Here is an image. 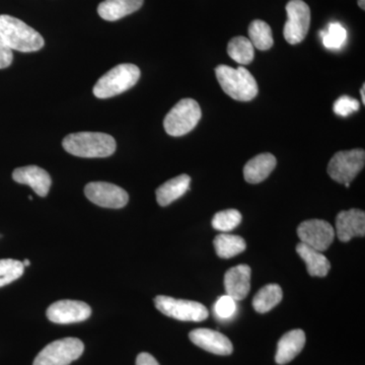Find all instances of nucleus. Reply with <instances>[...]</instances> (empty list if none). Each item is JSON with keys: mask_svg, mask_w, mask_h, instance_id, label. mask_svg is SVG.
Segmentation results:
<instances>
[{"mask_svg": "<svg viewBox=\"0 0 365 365\" xmlns=\"http://www.w3.org/2000/svg\"><path fill=\"white\" fill-rule=\"evenodd\" d=\"M64 150L79 158H108L116 150L114 137L101 132H78L67 135L62 143Z\"/></svg>", "mask_w": 365, "mask_h": 365, "instance_id": "nucleus-1", "label": "nucleus"}, {"mask_svg": "<svg viewBox=\"0 0 365 365\" xmlns=\"http://www.w3.org/2000/svg\"><path fill=\"white\" fill-rule=\"evenodd\" d=\"M0 36L9 49L16 51H39L45 45L44 39L37 31L7 14L0 16Z\"/></svg>", "mask_w": 365, "mask_h": 365, "instance_id": "nucleus-2", "label": "nucleus"}, {"mask_svg": "<svg viewBox=\"0 0 365 365\" xmlns=\"http://www.w3.org/2000/svg\"><path fill=\"white\" fill-rule=\"evenodd\" d=\"M216 78L223 91L240 102H249L258 95V85L251 72L245 67L237 68L220 66L215 69Z\"/></svg>", "mask_w": 365, "mask_h": 365, "instance_id": "nucleus-3", "label": "nucleus"}, {"mask_svg": "<svg viewBox=\"0 0 365 365\" xmlns=\"http://www.w3.org/2000/svg\"><path fill=\"white\" fill-rule=\"evenodd\" d=\"M140 78V69L134 64L124 63L115 66L104 74L93 86V95L108 98L121 95L130 90Z\"/></svg>", "mask_w": 365, "mask_h": 365, "instance_id": "nucleus-4", "label": "nucleus"}, {"mask_svg": "<svg viewBox=\"0 0 365 365\" xmlns=\"http://www.w3.org/2000/svg\"><path fill=\"white\" fill-rule=\"evenodd\" d=\"M200 106L193 98H182L168 113L163 120L165 130L170 136L186 135L193 130L201 119Z\"/></svg>", "mask_w": 365, "mask_h": 365, "instance_id": "nucleus-5", "label": "nucleus"}, {"mask_svg": "<svg viewBox=\"0 0 365 365\" xmlns=\"http://www.w3.org/2000/svg\"><path fill=\"white\" fill-rule=\"evenodd\" d=\"M85 345L78 338H64L50 343L41 350L33 365H69L78 359Z\"/></svg>", "mask_w": 365, "mask_h": 365, "instance_id": "nucleus-6", "label": "nucleus"}, {"mask_svg": "<svg viewBox=\"0 0 365 365\" xmlns=\"http://www.w3.org/2000/svg\"><path fill=\"white\" fill-rule=\"evenodd\" d=\"M155 307L167 317L184 322H202L208 318V309L200 302L176 299L158 295L155 299Z\"/></svg>", "mask_w": 365, "mask_h": 365, "instance_id": "nucleus-7", "label": "nucleus"}, {"mask_svg": "<svg viewBox=\"0 0 365 365\" xmlns=\"http://www.w3.org/2000/svg\"><path fill=\"white\" fill-rule=\"evenodd\" d=\"M365 165L364 150H343L336 153L328 165L329 176L340 184L352 182Z\"/></svg>", "mask_w": 365, "mask_h": 365, "instance_id": "nucleus-8", "label": "nucleus"}, {"mask_svg": "<svg viewBox=\"0 0 365 365\" xmlns=\"http://www.w3.org/2000/svg\"><path fill=\"white\" fill-rule=\"evenodd\" d=\"M287 21L283 35L287 43L297 45L302 42L311 26V9L302 0H290L287 4Z\"/></svg>", "mask_w": 365, "mask_h": 365, "instance_id": "nucleus-9", "label": "nucleus"}, {"mask_svg": "<svg viewBox=\"0 0 365 365\" xmlns=\"http://www.w3.org/2000/svg\"><path fill=\"white\" fill-rule=\"evenodd\" d=\"M85 194L91 202L105 208H123L129 200L128 193L111 182H90L86 186Z\"/></svg>", "mask_w": 365, "mask_h": 365, "instance_id": "nucleus-10", "label": "nucleus"}, {"mask_svg": "<svg viewBox=\"0 0 365 365\" xmlns=\"http://www.w3.org/2000/svg\"><path fill=\"white\" fill-rule=\"evenodd\" d=\"M300 241L317 251L324 252L330 248L335 239V230L330 223L322 220H309L297 227Z\"/></svg>", "mask_w": 365, "mask_h": 365, "instance_id": "nucleus-11", "label": "nucleus"}, {"mask_svg": "<svg viewBox=\"0 0 365 365\" xmlns=\"http://www.w3.org/2000/svg\"><path fill=\"white\" fill-rule=\"evenodd\" d=\"M47 318L55 324L68 325L81 323L90 318L91 307L78 300L63 299L54 302L47 309Z\"/></svg>", "mask_w": 365, "mask_h": 365, "instance_id": "nucleus-12", "label": "nucleus"}, {"mask_svg": "<svg viewBox=\"0 0 365 365\" xmlns=\"http://www.w3.org/2000/svg\"><path fill=\"white\" fill-rule=\"evenodd\" d=\"M189 338L194 344L213 354L230 355L234 351V346L230 340L217 331L196 329L190 332Z\"/></svg>", "mask_w": 365, "mask_h": 365, "instance_id": "nucleus-13", "label": "nucleus"}, {"mask_svg": "<svg viewBox=\"0 0 365 365\" xmlns=\"http://www.w3.org/2000/svg\"><path fill=\"white\" fill-rule=\"evenodd\" d=\"M336 232L341 242H347L353 237L365 235V213L359 209L341 211L336 217Z\"/></svg>", "mask_w": 365, "mask_h": 365, "instance_id": "nucleus-14", "label": "nucleus"}, {"mask_svg": "<svg viewBox=\"0 0 365 365\" xmlns=\"http://www.w3.org/2000/svg\"><path fill=\"white\" fill-rule=\"evenodd\" d=\"M13 179L19 184L28 185L40 197L47 196L51 188V177L37 165H28L14 170Z\"/></svg>", "mask_w": 365, "mask_h": 365, "instance_id": "nucleus-15", "label": "nucleus"}, {"mask_svg": "<svg viewBox=\"0 0 365 365\" xmlns=\"http://www.w3.org/2000/svg\"><path fill=\"white\" fill-rule=\"evenodd\" d=\"M251 268L248 265L235 266L225 275V288L228 297L240 302L246 299L251 289Z\"/></svg>", "mask_w": 365, "mask_h": 365, "instance_id": "nucleus-16", "label": "nucleus"}, {"mask_svg": "<svg viewBox=\"0 0 365 365\" xmlns=\"http://www.w3.org/2000/svg\"><path fill=\"white\" fill-rule=\"evenodd\" d=\"M306 345V334L304 331L292 330L282 336L278 342L275 361L279 365H284L294 359L302 352Z\"/></svg>", "mask_w": 365, "mask_h": 365, "instance_id": "nucleus-17", "label": "nucleus"}, {"mask_svg": "<svg viewBox=\"0 0 365 365\" xmlns=\"http://www.w3.org/2000/svg\"><path fill=\"white\" fill-rule=\"evenodd\" d=\"M276 165H277V160L271 153H261L256 155L245 165V180L250 184H259L270 176Z\"/></svg>", "mask_w": 365, "mask_h": 365, "instance_id": "nucleus-18", "label": "nucleus"}, {"mask_svg": "<svg viewBox=\"0 0 365 365\" xmlns=\"http://www.w3.org/2000/svg\"><path fill=\"white\" fill-rule=\"evenodd\" d=\"M144 0H105L98 4V14L105 21H115L135 13Z\"/></svg>", "mask_w": 365, "mask_h": 365, "instance_id": "nucleus-19", "label": "nucleus"}, {"mask_svg": "<svg viewBox=\"0 0 365 365\" xmlns=\"http://www.w3.org/2000/svg\"><path fill=\"white\" fill-rule=\"evenodd\" d=\"M297 253L306 263L307 272L313 277H325L330 272L331 264L328 259L304 242H299L297 246Z\"/></svg>", "mask_w": 365, "mask_h": 365, "instance_id": "nucleus-20", "label": "nucleus"}, {"mask_svg": "<svg viewBox=\"0 0 365 365\" xmlns=\"http://www.w3.org/2000/svg\"><path fill=\"white\" fill-rule=\"evenodd\" d=\"M191 178L188 175H180L165 182L157 189V201L160 206H168L181 198L190 188Z\"/></svg>", "mask_w": 365, "mask_h": 365, "instance_id": "nucleus-21", "label": "nucleus"}, {"mask_svg": "<svg viewBox=\"0 0 365 365\" xmlns=\"http://www.w3.org/2000/svg\"><path fill=\"white\" fill-rule=\"evenodd\" d=\"M282 288L278 284H268L259 290L255 295L253 307L257 313L265 314L270 312L282 300Z\"/></svg>", "mask_w": 365, "mask_h": 365, "instance_id": "nucleus-22", "label": "nucleus"}, {"mask_svg": "<svg viewBox=\"0 0 365 365\" xmlns=\"http://www.w3.org/2000/svg\"><path fill=\"white\" fill-rule=\"evenodd\" d=\"M215 252L222 259H230L242 253L247 248L246 241L239 235H218L213 241Z\"/></svg>", "mask_w": 365, "mask_h": 365, "instance_id": "nucleus-23", "label": "nucleus"}, {"mask_svg": "<svg viewBox=\"0 0 365 365\" xmlns=\"http://www.w3.org/2000/svg\"><path fill=\"white\" fill-rule=\"evenodd\" d=\"M227 53L230 58L235 62L246 66L254 60L255 48L248 38L239 36L230 41L227 45Z\"/></svg>", "mask_w": 365, "mask_h": 365, "instance_id": "nucleus-24", "label": "nucleus"}, {"mask_svg": "<svg viewBox=\"0 0 365 365\" xmlns=\"http://www.w3.org/2000/svg\"><path fill=\"white\" fill-rule=\"evenodd\" d=\"M249 37L254 48L261 51L272 48L274 44L272 30L265 21L256 20L249 26Z\"/></svg>", "mask_w": 365, "mask_h": 365, "instance_id": "nucleus-25", "label": "nucleus"}, {"mask_svg": "<svg viewBox=\"0 0 365 365\" xmlns=\"http://www.w3.org/2000/svg\"><path fill=\"white\" fill-rule=\"evenodd\" d=\"M321 36L324 46L330 50L341 49L347 39V32L339 23H331L327 30L321 33Z\"/></svg>", "mask_w": 365, "mask_h": 365, "instance_id": "nucleus-26", "label": "nucleus"}, {"mask_svg": "<svg viewBox=\"0 0 365 365\" xmlns=\"http://www.w3.org/2000/svg\"><path fill=\"white\" fill-rule=\"evenodd\" d=\"M242 222V215L237 209H227L216 213L212 220V227L220 232H232Z\"/></svg>", "mask_w": 365, "mask_h": 365, "instance_id": "nucleus-27", "label": "nucleus"}, {"mask_svg": "<svg viewBox=\"0 0 365 365\" xmlns=\"http://www.w3.org/2000/svg\"><path fill=\"white\" fill-rule=\"evenodd\" d=\"M25 271L23 262L14 259L0 260V287H6L21 277Z\"/></svg>", "mask_w": 365, "mask_h": 365, "instance_id": "nucleus-28", "label": "nucleus"}, {"mask_svg": "<svg viewBox=\"0 0 365 365\" xmlns=\"http://www.w3.org/2000/svg\"><path fill=\"white\" fill-rule=\"evenodd\" d=\"M359 101L348 97V96H342L334 104V112L339 116L346 117L352 113L359 111Z\"/></svg>", "mask_w": 365, "mask_h": 365, "instance_id": "nucleus-29", "label": "nucleus"}, {"mask_svg": "<svg viewBox=\"0 0 365 365\" xmlns=\"http://www.w3.org/2000/svg\"><path fill=\"white\" fill-rule=\"evenodd\" d=\"M237 309L235 300L228 295L220 297L215 306V313L220 319H230L234 316Z\"/></svg>", "mask_w": 365, "mask_h": 365, "instance_id": "nucleus-30", "label": "nucleus"}, {"mask_svg": "<svg viewBox=\"0 0 365 365\" xmlns=\"http://www.w3.org/2000/svg\"><path fill=\"white\" fill-rule=\"evenodd\" d=\"M13 50L7 47L1 36H0V69L6 68L13 63Z\"/></svg>", "mask_w": 365, "mask_h": 365, "instance_id": "nucleus-31", "label": "nucleus"}, {"mask_svg": "<svg viewBox=\"0 0 365 365\" xmlns=\"http://www.w3.org/2000/svg\"><path fill=\"white\" fill-rule=\"evenodd\" d=\"M136 365H160L150 353L143 352L137 356Z\"/></svg>", "mask_w": 365, "mask_h": 365, "instance_id": "nucleus-32", "label": "nucleus"}, {"mask_svg": "<svg viewBox=\"0 0 365 365\" xmlns=\"http://www.w3.org/2000/svg\"><path fill=\"white\" fill-rule=\"evenodd\" d=\"M365 85L364 83V86H362L361 90H360V93H361L362 97V103H364V105L365 104Z\"/></svg>", "mask_w": 365, "mask_h": 365, "instance_id": "nucleus-33", "label": "nucleus"}, {"mask_svg": "<svg viewBox=\"0 0 365 365\" xmlns=\"http://www.w3.org/2000/svg\"><path fill=\"white\" fill-rule=\"evenodd\" d=\"M359 6L362 11L365 9V0H359Z\"/></svg>", "mask_w": 365, "mask_h": 365, "instance_id": "nucleus-34", "label": "nucleus"}, {"mask_svg": "<svg viewBox=\"0 0 365 365\" xmlns=\"http://www.w3.org/2000/svg\"><path fill=\"white\" fill-rule=\"evenodd\" d=\"M23 265L25 266V267H28V266L31 265L30 261H29V260L24 261Z\"/></svg>", "mask_w": 365, "mask_h": 365, "instance_id": "nucleus-35", "label": "nucleus"}]
</instances>
